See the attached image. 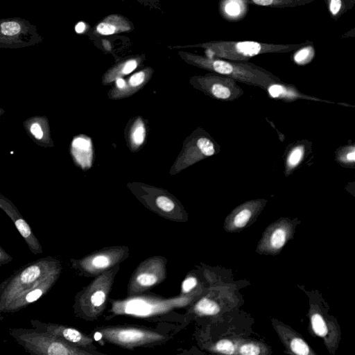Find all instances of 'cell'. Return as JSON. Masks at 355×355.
Masks as SVG:
<instances>
[{"label": "cell", "mask_w": 355, "mask_h": 355, "mask_svg": "<svg viewBox=\"0 0 355 355\" xmlns=\"http://www.w3.org/2000/svg\"><path fill=\"white\" fill-rule=\"evenodd\" d=\"M62 270L61 261L47 256L13 271L0 283V315L18 312L46 295Z\"/></svg>", "instance_id": "cell-1"}, {"label": "cell", "mask_w": 355, "mask_h": 355, "mask_svg": "<svg viewBox=\"0 0 355 355\" xmlns=\"http://www.w3.org/2000/svg\"><path fill=\"white\" fill-rule=\"evenodd\" d=\"M183 58L189 63L200 68L263 90L269 85L282 81L270 71L247 61L225 60L189 53H184Z\"/></svg>", "instance_id": "cell-2"}, {"label": "cell", "mask_w": 355, "mask_h": 355, "mask_svg": "<svg viewBox=\"0 0 355 355\" xmlns=\"http://www.w3.org/2000/svg\"><path fill=\"white\" fill-rule=\"evenodd\" d=\"M10 336L26 352L36 355H86L93 353L73 346L59 338L34 328H10Z\"/></svg>", "instance_id": "cell-3"}, {"label": "cell", "mask_w": 355, "mask_h": 355, "mask_svg": "<svg viewBox=\"0 0 355 355\" xmlns=\"http://www.w3.org/2000/svg\"><path fill=\"white\" fill-rule=\"evenodd\" d=\"M299 44H274L254 41H219L203 44L208 57L226 59L232 61H247L259 54L268 53H286L297 50L305 46Z\"/></svg>", "instance_id": "cell-4"}, {"label": "cell", "mask_w": 355, "mask_h": 355, "mask_svg": "<svg viewBox=\"0 0 355 355\" xmlns=\"http://www.w3.org/2000/svg\"><path fill=\"white\" fill-rule=\"evenodd\" d=\"M119 266L99 275L85 288L78 293L73 305L77 317L94 320L104 311Z\"/></svg>", "instance_id": "cell-5"}, {"label": "cell", "mask_w": 355, "mask_h": 355, "mask_svg": "<svg viewBox=\"0 0 355 355\" xmlns=\"http://www.w3.org/2000/svg\"><path fill=\"white\" fill-rule=\"evenodd\" d=\"M189 298L181 296L163 299L150 296H133L123 300L114 301L111 311L114 314L149 317L164 313L173 308L185 305Z\"/></svg>", "instance_id": "cell-6"}, {"label": "cell", "mask_w": 355, "mask_h": 355, "mask_svg": "<svg viewBox=\"0 0 355 355\" xmlns=\"http://www.w3.org/2000/svg\"><path fill=\"white\" fill-rule=\"evenodd\" d=\"M128 248L112 247L80 259H70L71 267L84 275H98L117 266L128 256Z\"/></svg>", "instance_id": "cell-7"}, {"label": "cell", "mask_w": 355, "mask_h": 355, "mask_svg": "<svg viewBox=\"0 0 355 355\" xmlns=\"http://www.w3.org/2000/svg\"><path fill=\"white\" fill-rule=\"evenodd\" d=\"M190 83L209 97L223 101H233L244 94L236 80L216 73L194 76Z\"/></svg>", "instance_id": "cell-8"}, {"label": "cell", "mask_w": 355, "mask_h": 355, "mask_svg": "<svg viewBox=\"0 0 355 355\" xmlns=\"http://www.w3.org/2000/svg\"><path fill=\"white\" fill-rule=\"evenodd\" d=\"M99 334L106 341L125 348L156 343L165 338L157 332L134 327H102Z\"/></svg>", "instance_id": "cell-9"}, {"label": "cell", "mask_w": 355, "mask_h": 355, "mask_svg": "<svg viewBox=\"0 0 355 355\" xmlns=\"http://www.w3.org/2000/svg\"><path fill=\"white\" fill-rule=\"evenodd\" d=\"M220 150V146L207 132L198 130L191 137L180 157L174 164L175 173L180 171L202 159L213 156Z\"/></svg>", "instance_id": "cell-10"}, {"label": "cell", "mask_w": 355, "mask_h": 355, "mask_svg": "<svg viewBox=\"0 0 355 355\" xmlns=\"http://www.w3.org/2000/svg\"><path fill=\"white\" fill-rule=\"evenodd\" d=\"M166 263L164 257L158 256L142 262L132 276L128 285V294H139L161 283L166 277Z\"/></svg>", "instance_id": "cell-11"}, {"label": "cell", "mask_w": 355, "mask_h": 355, "mask_svg": "<svg viewBox=\"0 0 355 355\" xmlns=\"http://www.w3.org/2000/svg\"><path fill=\"white\" fill-rule=\"evenodd\" d=\"M30 324L33 328L56 336L73 346L84 349L92 347L95 349L92 339L73 327L35 319H31Z\"/></svg>", "instance_id": "cell-12"}, {"label": "cell", "mask_w": 355, "mask_h": 355, "mask_svg": "<svg viewBox=\"0 0 355 355\" xmlns=\"http://www.w3.org/2000/svg\"><path fill=\"white\" fill-rule=\"evenodd\" d=\"M0 206L13 221L16 229L24 240L31 253L34 255L42 254L43 252L42 246L23 216L10 204L1 201L0 202Z\"/></svg>", "instance_id": "cell-13"}, {"label": "cell", "mask_w": 355, "mask_h": 355, "mask_svg": "<svg viewBox=\"0 0 355 355\" xmlns=\"http://www.w3.org/2000/svg\"><path fill=\"white\" fill-rule=\"evenodd\" d=\"M312 143L302 139L287 146L284 155V173L288 177L303 164L311 153Z\"/></svg>", "instance_id": "cell-14"}, {"label": "cell", "mask_w": 355, "mask_h": 355, "mask_svg": "<svg viewBox=\"0 0 355 355\" xmlns=\"http://www.w3.org/2000/svg\"><path fill=\"white\" fill-rule=\"evenodd\" d=\"M268 96L274 99L285 102H293L297 100H308L329 103L334 102L309 96L299 91L295 85L286 84L282 81L269 85L266 89Z\"/></svg>", "instance_id": "cell-15"}, {"label": "cell", "mask_w": 355, "mask_h": 355, "mask_svg": "<svg viewBox=\"0 0 355 355\" xmlns=\"http://www.w3.org/2000/svg\"><path fill=\"white\" fill-rule=\"evenodd\" d=\"M151 73L152 71L149 69L137 72L129 78L128 82H125L123 88L120 89H111L109 91L108 96L112 99L130 96L147 83Z\"/></svg>", "instance_id": "cell-16"}, {"label": "cell", "mask_w": 355, "mask_h": 355, "mask_svg": "<svg viewBox=\"0 0 355 355\" xmlns=\"http://www.w3.org/2000/svg\"><path fill=\"white\" fill-rule=\"evenodd\" d=\"M130 29L129 23L124 18L118 15L107 17L96 27V31L103 35H112Z\"/></svg>", "instance_id": "cell-17"}, {"label": "cell", "mask_w": 355, "mask_h": 355, "mask_svg": "<svg viewBox=\"0 0 355 355\" xmlns=\"http://www.w3.org/2000/svg\"><path fill=\"white\" fill-rule=\"evenodd\" d=\"M139 62V60L135 58L116 65L104 75L102 80L103 83L104 85L110 84L116 78L130 73L137 67Z\"/></svg>", "instance_id": "cell-18"}, {"label": "cell", "mask_w": 355, "mask_h": 355, "mask_svg": "<svg viewBox=\"0 0 355 355\" xmlns=\"http://www.w3.org/2000/svg\"><path fill=\"white\" fill-rule=\"evenodd\" d=\"M335 160L343 167L355 168V145L354 143L340 146L335 151Z\"/></svg>", "instance_id": "cell-19"}, {"label": "cell", "mask_w": 355, "mask_h": 355, "mask_svg": "<svg viewBox=\"0 0 355 355\" xmlns=\"http://www.w3.org/2000/svg\"><path fill=\"white\" fill-rule=\"evenodd\" d=\"M129 142L133 150L139 148L146 138V128L141 119H136L132 123L129 132Z\"/></svg>", "instance_id": "cell-20"}, {"label": "cell", "mask_w": 355, "mask_h": 355, "mask_svg": "<svg viewBox=\"0 0 355 355\" xmlns=\"http://www.w3.org/2000/svg\"><path fill=\"white\" fill-rule=\"evenodd\" d=\"M195 311L200 315H215L220 311L216 302L208 298H202L198 302Z\"/></svg>", "instance_id": "cell-21"}, {"label": "cell", "mask_w": 355, "mask_h": 355, "mask_svg": "<svg viewBox=\"0 0 355 355\" xmlns=\"http://www.w3.org/2000/svg\"><path fill=\"white\" fill-rule=\"evenodd\" d=\"M155 205L161 211L166 214L173 213L176 208L175 200L166 194H159L155 198Z\"/></svg>", "instance_id": "cell-22"}, {"label": "cell", "mask_w": 355, "mask_h": 355, "mask_svg": "<svg viewBox=\"0 0 355 355\" xmlns=\"http://www.w3.org/2000/svg\"><path fill=\"white\" fill-rule=\"evenodd\" d=\"M256 202L257 200L254 202L245 205L244 207L237 212L234 218V224L235 226L242 227L247 224L252 214V207Z\"/></svg>", "instance_id": "cell-23"}, {"label": "cell", "mask_w": 355, "mask_h": 355, "mask_svg": "<svg viewBox=\"0 0 355 355\" xmlns=\"http://www.w3.org/2000/svg\"><path fill=\"white\" fill-rule=\"evenodd\" d=\"M315 54L314 49L311 45H305L295 52L293 60L297 64H305L311 62Z\"/></svg>", "instance_id": "cell-24"}, {"label": "cell", "mask_w": 355, "mask_h": 355, "mask_svg": "<svg viewBox=\"0 0 355 355\" xmlns=\"http://www.w3.org/2000/svg\"><path fill=\"white\" fill-rule=\"evenodd\" d=\"M22 31V26L17 21H6L0 24V33L4 36L12 37Z\"/></svg>", "instance_id": "cell-25"}, {"label": "cell", "mask_w": 355, "mask_h": 355, "mask_svg": "<svg viewBox=\"0 0 355 355\" xmlns=\"http://www.w3.org/2000/svg\"><path fill=\"white\" fill-rule=\"evenodd\" d=\"M311 323L313 329L317 335L320 336H324L327 334V328L320 315H313L311 318Z\"/></svg>", "instance_id": "cell-26"}, {"label": "cell", "mask_w": 355, "mask_h": 355, "mask_svg": "<svg viewBox=\"0 0 355 355\" xmlns=\"http://www.w3.org/2000/svg\"><path fill=\"white\" fill-rule=\"evenodd\" d=\"M286 241V233L282 229H277L272 234L270 242L273 248H281Z\"/></svg>", "instance_id": "cell-27"}, {"label": "cell", "mask_w": 355, "mask_h": 355, "mask_svg": "<svg viewBox=\"0 0 355 355\" xmlns=\"http://www.w3.org/2000/svg\"><path fill=\"white\" fill-rule=\"evenodd\" d=\"M291 348L297 354L307 355L309 354L308 345L300 338L293 339L291 343Z\"/></svg>", "instance_id": "cell-28"}, {"label": "cell", "mask_w": 355, "mask_h": 355, "mask_svg": "<svg viewBox=\"0 0 355 355\" xmlns=\"http://www.w3.org/2000/svg\"><path fill=\"white\" fill-rule=\"evenodd\" d=\"M216 350L224 354H232L234 352L233 343L228 340H221L216 343Z\"/></svg>", "instance_id": "cell-29"}, {"label": "cell", "mask_w": 355, "mask_h": 355, "mask_svg": "<svg viewBox=\"0 0 355 355\" xmlns=\"http://www.w3.org/2000/svg\"><path fill=\"white\" fill-rule=\"evenodd\" d=\"M197 279L194 277H187L182 283L181 290L182 294L189 293L197 285Z\"/></svg>", "instance_id": "cell-30"}, {"label": "cell", "mask_w": 355, "mask_h": 355, "mask_svg": "<svg viewBox=\"0 0 355 355\" xmlns=\"http://www.w3.org/2000/svg\"><path fill=\"white\" fill-rule=\"evenodd\" d=\"M240 353L244 355H257L260 353L259 348L252 344L243 345L240 348Z\"/></svg>", "instance_id": "cell-31"}, {"label": "cell", "mask_w": 355, "mask_h": 355, "mask_svg": "<svg viewBox=\"0 0 355 355\" xmlns=\"http://www.w3.org/2000/svg\"><path fill=\"white\" fill-rule=\"evenodd\" d=\"M13 258L0 245V267L12 261Z\"/></svg>", "instance_id": "cell-32"}, {"label": "cell", "mask_w": 355, "mask_h": 355, "mask_svg": "<svg viewBox=\"0 0 355 355\" xmlns=\"http://www.w3.org/2000/svg\"><path fill=\"white\" fill-rule=\"evenodd\" d=\"M225 10L230 15H236L240 11V7L237 3L232 1L226 5Z\"/></svg>", "instance_id": "cell-33"}, {"label": "cell", "mask_w": 355, "mask_h": 355, "mask_svg": "<svg viewBox=\"0 0 355 355\" xmlns=\"http://www.w3.org/2000/svg\"><path fill=\"white\" fill-rule=\"evenodd\" d=\"M341 8V0H331L329 10L332 15H336L338 13Z\"/></svg>", "instance_id": "cell-34"}, {"label": "cell", "mask_w": 355, "mask_h": 355, "mask_svg": "<svg viewBox=\"0 0 355 355\" xmlns=\"http://www.w3.org/2000/svg\"><path fill=\"white\" fill-rule=\"evenodd\" d=\"M254 3L262 6H269L272 5H279L282 4L278 0H251Z\"/></svg>", "instance_id": "cell-35"}, {"label": "cell", "mask_w": 355, "mask_h": 355, "mask_svg": "<svg viewBox=\"0 0 355 355\" xmlns=\"http://www.w3.org/2000/svg\"><path fill=\"white\" fill-rule=\"evenodd\" d=\"M31 131L37 139H41L43 136L41 127L37 123H34L31 125Z\"/></svg>", "instance_id": "cell-36"}, {"label": "cell", "mask_w": 355, "mask_h": 355, "mask_svg": "<svg viewBox=\"0 0 355 355\" xmlns=\"http://www.w3.org/2000/svg\"><path fill=\"white\" fill-rule=\"evenodd\" d=\"M85 24L83 21H80L75 26V31L77 33H82L85 31Z\"/></svg>", "instance_id": "cell-37"}]
</instances>
